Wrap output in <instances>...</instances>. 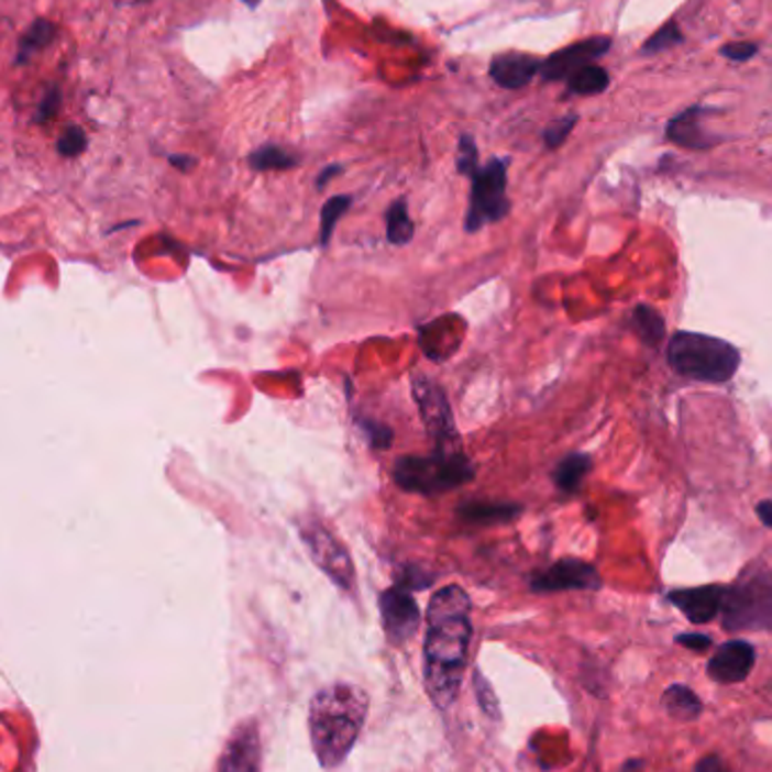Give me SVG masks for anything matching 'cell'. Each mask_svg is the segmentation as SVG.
<instances>
[{"mask_svg":"<svg viewBox=\"0 0 772 772\" xmlns=\"http://www.w3.org/2000/svg\"><path fill=\"white\" fill-rule=\"evenodd\" d=\"M472 604L459 585L441 587L424 613V690L439 709H450L461 692L472 641Z\"/></svg>","mask_w":772,"mask_h":772,"instance_id":"1","label":"cell"},{"mask_svg":"<svg viewBox=\"0 0 772 772\" xmlns=\"http://www.w3.org/2000/svg\"><path fill=\"white\" fill-rule=\"evenodd\" d=\"M368 714V696L351 682L323 686L310 703V739L319 763L341 765L355 748Z\"/></svg>","mask_w":772,"mask_h":772,"instance_id":"2","label":"cell"},{"mask_svg":"<svg viewBox=\"0 0 772 772\" xmlns=\"http://www.w3.org/2000/svg\"><path fill=\"white\" fill-rule=\"evenodd\" d=\"M666 357L675 373L712 384L732 379L741 364V353L732 343L696 332H677L669 341Z\"/></svg>","mask_w":772,"mask_h":772,"instance_id":"3","label":"cell"},{"mask_svg":"<svg viewBox=\"0 0 772 772\" xmlns=\"http://www.w3.org/2000/svg\"><path fill=\"white\" fill-rule=\"evenodd\" d=\"M394 479L409 493L439 495L475 479V465L459 450H437L432 456H400Z\"/></svg>","mask_w":772,"mask_h":772,"instance_id":"4","label":"cell"},{"mask_svg":"<svg viewBox=\"0 0 772 772\" xmlns=\"http://www.w3.org/2000/svg\"><path fill=\"white\" fill-rule=\"evenodd\" d=\"M720 617L727 632H772V574L754 570L725 587Z\"/></svg>","mask_w":772,"mask_h":772,"instance_id":"5","label":"cell"},{"mask_svg":"<svg viewBox=\"0 0 772 772\" xmlns=\"http://www.w3.org/2000/svg\"><path fill=\"white\" fill-rule=\"evenodd\" d=\"M506 161L493 158L486 167L472 175L470 212L465 222V229L470 233L484 229L490 222H499L508 214L510 201L506 197Z\"/></svg>","mask_w":772,"mask_h":772,"instance_id":"6","label":"cell"},{"mask_svg":"<svg viewBox=\"0 0 772 772\" xmlns=\"http://www.w3.org/2000/svg\"><path fill=\"white\" fill-rule=\"evenodd\" d=\"M300 538H304L312 561L328 574V578H332L341 589H355L353 558L330 529H326L319 520H310L308 525L300 522Z\"/></svg>","mask_w":772,"mask_h":772,"instance_id":"7","label":"cell"},{"mask_svg":"<svg viewBox=\"0 0 772 772\" xmlns=\"http://www.w3.org/2000/svg\"><path fill=\"white\" fill-rule=\"evenodd\" d=\"M413 398L418 402L427 432L437 439V450H459V432L454 427V416L445 391L432 377L413 379Z\"/></svg>","mask_w":772,"mask_h":772,"instance_id":"8","label":"cell"},{"mask_svg":"<svg viewBox=\"0 0 772 772\" xmlns=\"http://www.w3.org/2000/svg\"><path fill=\"white\" fill-rule=\"evenodd\" d=\"M218 772H263V741L255 718L240 720L229 735Z\"/></svg>","mask_w":772,"mask_h":772,"instance_id":"9","label":"cell"},{"mask_svg":"<svg viewBox=\"0 0 772 772\" xmlns=\"http://www.w3.org/2000/svg\"><path fill=\"white\" fill-rule=\"evenodd\" d=\"M379 613H382L384 630L394 643L409 641L422 624L418 604L407 592V587H400V585L379 594Z\"/></svg>","mask_w":772,"mask_h":772,"instance_id":"10","label":"cell"},{"mask_svg":"<svg viewBox=\"0 0 772 772\" xmlns=\"http://www.w3.org/2000/svg\"><path fill=\"white\" fill-rule=\"evenodd\" d=\"M757 662V651L746 639L725 641L707 662V675L718 684H741L750 677Z\"/></svg>","mask_w":772,"mask_h":772,"instance_id":"11","label":"cell"},{"mask_svg":"<svg viewBox=\"0 0 772 772\" xmlns=\"http://www.w3.org/2000/svg\"><path fill=\"white\" fill-rule=\"evenodd\" d=\"M610 38L608 36H596V38H587L581 43H574L570 48H563L553 53L542 66L540 73L544 79L549 81H558V79H570L576 70L589 66L594 59L604 57L610 48Z\"/></svg>","mask_w":772,"mask_h":772,"instance_id":"12","label":"cell"},{"mask_svg":"<svg viewBox=\"0 0 772 772\" xmlns=\"http://www.w3.org/2000/svg\"><path fill=\"white\" fill-rule=\"evenodd\" d=\"M600 576L598 572L576 558H565L558 561L547 572L531 581L533 592H565V589H598Z\"/></svg>","mask_w":772,"mask_h":772,"instance_id":"13","label":"cell"},{"mask_svg":"<svg viewBox=\"0 0 772 772\" xmlns=\"http://www.w3.org/2000/svg\"><path fill=\"white\" fill-rule=\"evenodd\" d=\"M723 594H725V587L720 585H703V587H690V589H673L669 592L666 598L686 619L701 626L718 617L723 606Z\"/></svg>","mask_w":772,"mask_h":772,"instance_id":"14","label":"cell"},{"mask_svg":"<svg viewBox=\"0 0 772 772\" xmlns=\"http://www.w3.org/2000/svg\"><path fill=\"white\" fill-rule=\"evenodd\" d=\"M538 70H540V62L522 53L499 55L490 64L493 79L499 86H504V89H522V86H527L536 77Z\"/></svg>","mask_w":772,"mask_h":772,"instance_id":"15","label":"cell"},{"mask_svg":"<svg viewBox=\"0 0 772 772\" xmlns=\"http://www.w3.org/2000/svg\"><path fill=\"white\" fill-rule=\"evenodd\" d=\"M701 109H690V111H684L682 115H677L669 129H666V136L671 143L675 145H682V147H690V150H705V147H712L716 145V139H709L703 129H701Z\"/></svg>","mask_w":772,"mask_h":772,"instance_id":"16","label":"cell"},{"mask_svg":"<svg viewBox=\"0 0 772 772\" xmlns=\"http://www.w3.org/2000/svg\"><path fill=\"white\" fill-rule=\"evenodd\" d=\"M522 506L501 501H467L456 508L459 518L472 525H501L518 518Z\"/></svg>","mask_w":772,"mask_h":772,"instance_id":"17","label":"cell"},{"mask_svg":"<svg viewBox=\"0 0 772 772\" xmlns=\"http://www.w3.org/2000/svg\"><path fill=\"white\" fill-rule=\"evenodd\" d=\"M662 707L673 720H682V723H692L703 714V701L698 698V694L692 690V686H686L682 682L671 684L662 694Z\"/></svg>","mask_w":772,"mask_h":772,"instance_id":"18","label":"cell"},{"mask_svg":"<svg viewBox=\"0 0 772 772\" xmlns=\"http://www.w3.org/2000/svg\"><path fill=\"white\" fill-rule=\"evenodd\" d=\"M55 32L57 27L48 21V19H36L30 30L21 36L19 41V51H16V64L25 66L36 53L46 51L51 43L55 41Z\"/></svg>","mask_w":772,"mask_h":772,"instance_id":"19","label":"cell"},{"mask_svg":"<svg viewBox=\"0 0 772 772\" xmlns=\"http://www.w3.org/2000/svg\"><path fill=\"white\" fill-rule=\"evenodd\" d=\"M592 470V459L587 454H570L558 463L553 472V482L563 493H576Z\"/></svg>","mask_w":772,"mask_h":772,"instance_id":"20","label":"cell"},{"mask_svg":"<svg viewBox=\"0 0 772 772\" xmlns=\"http://www.w3.org/2000/svg\"><path fill=\"white\" fill-rule=\"evenodd\" d=\"M608 81H610V77L604 68L589 64L570 77V93H576V96L604 93Z\"/></svg>","mask_w":772,"mask_h":772,"instance_id":"21","label":"cell"},{"mask_svg":"<svg viewBox=\"0 0 772 772\" xmlns=\"http://www.w3.org/2000/svg\"><path fill=\"white\" fill-rule=\"evenodd\" d=\"M386 235H389V242L394 244H407L413 238V222L409 218L407 210V201L398 199L394 201V206L386 212Z\"/></svg>","mask_w":772,"mask_h":772,"instance_id":"22","label":"cell"},{"mask_svg":"<svg viewBox=\"0 0 772 772\" xmlns=\"http://www.w3.org/2000/svg\"><path fill=\"white\" fill-rule=\"evenodd\" d=\"M632 323L643 343H649V346H660L666 328H664V319L653 308L639 306L632 315Z\"/></svg>","mask_w":772,"mask_h":772,"instance_id":"23","label":"cell"},{"mask_svg":"<svg viewBox=\"0 0 772 772\" xmlns=\"http://www.w3.org/2000/svg\"><path fill=\"white\" fill-rule=\"evenodd\" d=\"M298 161L296 156L287 154L285 150L276 147V145H267V147H261V150H255L251 156H249V165L257 172H267V169H287V167H294Z\"/></svg>","mask_w":772,"mask_h":772,"instance_id":"24","label":"cell"},{"mask_svg":"<svg viewBox=\"0 0 772 772\" xmlns=\"http://www.w3.org/2000/svg\"><path fill=\"white\" fill-rule=\"evenodd\" d=\"M351 208V197L349 195H339L326 201V206L321 208V244L326 246L334 233L337 222L343 218V212Z\"/></svg>","mask_w":772,"mask_h":772,"instance_id":"25","label":"cell"},{"mask_svg":"<svg viewBox=\"0 0 772 772\" xmlns=\"http://www.w3.org/2000/svg\"><path fill=\"white\" fill-rule=\"evenodd\" d=\"M680 41H682V34L677 32L675 23H666V25L660 27L647 43H643V53H647V55L662 53V51L673 48L675 43H680Z\"/></svg>","mask_w":772,"mask_h":772,"instance_id":"26","label":"cell"},{"mask_svg":"<svg viewBox=\"0 0 772 772\" xmlns=\"http://www.w3.org/2000/svg\"><path fill=\"white\" fill-rule=\"evenodd\" d=\"M456 167H459L461 175H467V177H472L479 169V152H477L475 141H472L470 136H461V141H459Z\"/></svg>","mask_w":772,"mask_h":772,"instance_id":"27","label":"cell"},{"mask_svg":"<svg viewBox=\"0 0 772 772\" xmlns=\"http://www.w3.org/2000/svg\"><path fill=\"white\" fill-rule=\"evenodd\" d=\"M86 145H89V141H86V134L81 132L79 126H68L66 132L59 136L57 141V152L66 158H77L79 154H84Z\"/></svg>","mask_w":772,"mask_h":772,"instance_id":"28","label":"cell"},{"mask_svg":"<svg viewBox=\"0 0 772 772\" xmlns=\"http://www.w3.org/2000/svg\"><path fill=\"white\" fill-rule=\"evenodd\" d=\"M576 120H578L576 115H567V118H561V120H555L553 124H549L547 132H544V145L549 150L561 147L567 141V136L572 134Z\"/></svg>","mask_w":772,"mask_h":772,"instance_id":"29","label":"cell"},{"mask_svg":"<svg viewBox=\"0 0 772 772\" xmlns=\"http://www.w3.org/2000/svg\"><path fill=\"white\" fill-rule=\"evenodd\" d=\"M59 107H62V93H59L57 86H53V89H48V93L43 96V100L38 102V109H36L34 122H36V124H46V122H51L53 118H57Z\"/></svg>","mask_w":772,"mask_h":772,"instance_id":"30","label":"cell"},{"mask_svg":"<svg viewBox=\"0 0 772 772\" xmlns=\"http://www.w3.org/2000/svg\"><path fill=\"white\" fill-rule=\"evenodd\" d=\"M675 643H680V647L690 649V651H694V653H707V651L714 647L712 637H709V635H703V632L677 635V637H675Z\"/></svg>","mask_w":772,"mask_h":772,"instance_id":"31","label":"cell"},{"mask_svg":"<svg viewBox=\"0 0 772 772\" xmlns=\"http://www.w3.org/2000/svg\"><path fill=\"white\" fill-rule=\"evenodd\" d=\"M360 424L368 432V441H371L373 448H389L391 445V437L394 434H391L389 427H379V424H375L371 420H362Z\"/></svg>","mask_w":772,"mask_h":772,"instance_id":"32","label":"cell"},{"mask_svg":"<svg viewBox=\"0 0 772 772\" xmlns=\"http://www.w3.org/2000/svg\"><path fill=\"white\" fill-rule=\"evenodd\" d=\"M720 55L727 57V59H732V62H746L750 57L757 55V46L754 43H727V46L720 48Z\"/></svg>","mask_w":772,"mask_h":772,"instance_id":"33","label":"cell"},{"mask_svg":"<svg viewBox=\"0 0 772 772\" xmlns=\"http://www.w3.org/2000/svg\"><path fill=\"white\" fill-rule=\"evenodd\" d=\"M696 772H729V770H727V765L723 763L720 757L709 754V757H703V759L696 763Z\"/></svg>","mask_w":772,"mask_h":772,"instance_id":"34","label":"cell"},{"mask_svg":"<svg viewBox=\"0 0 772 772\" xmlns=\"http://www.w3.org/2000/svg\"><path fill=\"white\" fill-rule=\"evenodd\" d=\"M757 515H759V520H761L768 529H772V501H768V499L759 501V504H757Z\"/></svg>","mask_w":772,"mask_h":772,"instance_id":"35","label":"cell"},{"mask_svg":"<svg viewBox=\"0 0 772 772\" xmlns=\"http://www.w3.org/2000/svg\"><path fill=\"white\" fill-rule=\"evenodd\" d=\"M477 696L482 698V701H495V696H493V692H490V686H488V682H484L482 677H479V684H477ZM488 714H493V709H490V703H484L482 705Z\"/></svg>","mask_w":772,"mask_h":772,"instance_id":"36","label":"cell"},{"mask_svg":"<svg viewBox=\"0 0 772 772\" xmlns=\"http://www.w3.org/2000/svg\"><path fill=\"white\" fill-rule=\"evenodd\" d=\"M339 172H341V165H330V167H326V169L321 172V175H319V179H317V188H326V184H328L332 177H337Z\"/></svg>","mask_w":772,"mask_h":772,"instance_id":"37","label":"cell"},{"mask_svg":"<svg viewBox=\"0 0 772 772\" xmlns=\"http://www.w3.org/2000/svg\"><path fill=\"white\" fill-rule=\"evenodd\" d=\"M169 163L181 172H188L190 167H195V158H190V156H169Z\"/></svg>","mask_w":772,"mask_h":772,"instance_id":"38","label":"cell"},{"mask_svg":"<svg viewBox=\"0 0 772 772\" xmlns=\"http://www.w3.org/2000/svg\"><path fill=\"white\" fill-rule=\"evenodd\" d=\"M242 3H244V5H249V8H255L257 3H261V0H242Z\"/></svg>","mask_w":772,"mask_h":772,"instance_id":"39","label":"cell"}]
</instances>
